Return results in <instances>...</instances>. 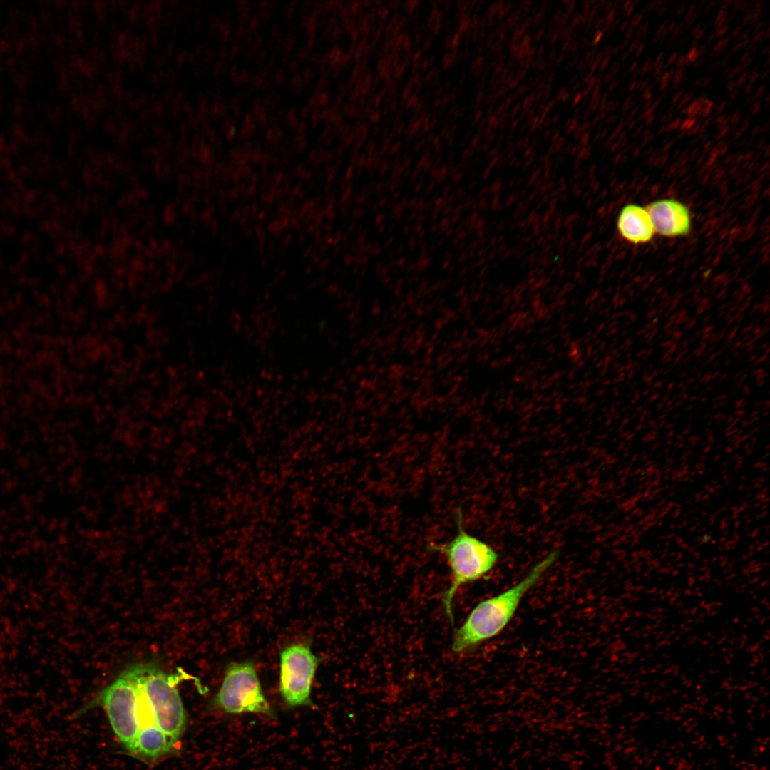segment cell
<instances>
[{
	"label": "cell",
	"instance_id": "cell-23",
	"mask_svg": "<svg viewBox=\"0 0 770 770\" xmlns=\"http://www.w3.org/2000/svg\"><path fill=\"white\" fill-rule=\"evenodd\" d=\"M687 58L683 57V56L680 57V58H678V60L677 61V65L678 67H682L687 63Z\"/></svg>",
	"mask_w": 770,
	"mask_h": 770
},
{
	"label": "cell",
	"instance_id": "cell-9",
	"mask_svg": "<svg viewBox=\"0 0 770 770\" xmlns=\"http://www.w3.org/2000/svg\"><path fill=\"white\" fill-rule=\"evenodd\" d=\"M175 744L158 727L138 732L133 754L143 759H157L170 753Z\"/></svg>",
	"mask_w": 770,
	"mask_h": 770
},
{
	"label": "cell",
	"instance_id": "cell-16",
	"mask_svg": "<svg viewBox=\"0 0 770 770\" xmlns=\"http://www.w3.org/2000/svg\"><path fill=\"white\" fill-rule=\"evenodd\" d=\"M692 96L691 93H687L684 96V97L682 99V101H680V103H679V104L678 106V108H682L684 105H686L691 100Z\"/></svg>",
	"mask_w": 770,
	"mask_h": 770
},
{
	"label": "cell",
	"instance_id": "cell-11",
	"mask_svg": "<svg viewBox=\"0 0 770 770\" xmlns=\"http://www.w3.org/2000/svg\"><path fill=\"white\" fill-rule=\"evenodd\" d=\"M696 123V119H694V118H687V119H686V120H684V123H682V128L683 130H684V131H686V130H690V129H691V128H692V127H693V126L694 125V123Z\"/></svg>",
	"mask_w": 770,
	"mask_h": 770
},
{
	"label": "cell",
	"instance_id": "cell-12",
	"mask_svg": "<svg viewBox=\"0 0 770 770\" xmlns=\"http://www.w3.org/2000/svg\"><path fill=\"white\" fill-rule=\"evenodd\" d=\"M696 18H697V14H696L695 11L694 10H689V12L687 13V16H686L685 21L687 24H692Z\"/></svg>",
	"mask_w": 770,
	"mask_h": 770
},
{
	"label": "cell",
	"instance_id": "cell-1",
	"mask_svg": "<svg viewBox=\"0 0 770 770\" xmlns=\"http://www.w3.org/2000/svg\"><path fill=\"white\" fill-rule=\"evenodd\" d=\"M559 550H553L535 564L516 585L479 602L454 633L451 650L461 653L498 635L515 615L523 596L555 563Z\"/></svg>",
	"mask_w": 770,
	"mask_h": 770
},
{
	"label": "cell",
	"instance_id": "cell-29",
	"mask_svg": "<svg viewBox=\"0 0 770 770\" xmlns=\"http://www.w3.org/2000/svg\"><path fill=\"white\" fill-rule=\"evenodd\" d=\"M724 106H725V103H724V102H722V103H720V104H719V106H718L717 107V113H721V112H722V111H723V109L724 108Z\"/></svg>",
	"mask_w": 770,
	"mask_h": 770
},
{
	"label": "cell",
	"instance_id": "cell-22",
	"mask_svg": "<svg viewBox=\"0 0 770 770\" xmlns=\"http://www.w3.org/2000/svg\"><path fill=\"white\" fill-rule=\"evenodd\" d=\"M651 67H652L651 61H648L645 62V64H644V66L642 68V72L645 73H648L650 71Z\"/></svg>",
	"mask_w": 770,
	"mask_h": 770
},
{
	"label": "cell",
	"instance_id": "cell-7",
	"mask_svg": "<svg viewBox=\"0 0 770 770\" xmlns=\"http://www.w3.org/2000/svg\"><path fill=\"white\" fill-rule=\"evenodd\" d=\"M646 210L654 232L666 237H684L692 229L689 209L674 199H661L650 202Z\"/></svg>",
	"mask_w": 770,
	"mask_h": 770
},
{
	"label": "cell",
	"instance_id": "cell-33",
	"mask_svg": "<svg viewBox=\"0 0 770 770\" xmlns=\"http://www.w3.org/2000/svg\"><path fill=\"white\" fill-rule=\"evenodd\" d=\"M740 31H741V29H740V28H737V29H736L734 30V31L733 32V34H732V36H733L734 37L736 36H737L738 34H740Z\"/></svg>",
	"mask_w": 770,
	"mask_h": 770
},
{
	"label": "cell",
	"instance_id": "cell-24",
	"mask_svg": "<svg viewBox=\"0 0 770 770\" xmlns=\"http://www.w3.org/2000/svg\"><path fill=\"white\" fill-rule=\"evenodd\" d=\"M759 110H760V104L757 102V103H754V106L751 108L752 113L756 114L759 111Z\"/></svg>",
	"mask_w": 770,
	"mask_h": 770
},
{
	"label": "cell",
	"instance_id": "cell-4",
	"mask_svg": "<svg viewBox=\"0 0 770 770\" xmlns=\"http://www.w3.org/2000/svg\"><path fill=\"white\" fill-rule=\"evenodd\" d=\"M188 679L197 680L182 670L168 674L153 664H141L140 682L153 711L156 724L175 744L187 723L178 685Z\"/></svg>",
	"mask_w": 770,
	"mask_h": 770
},
{
	"label": "cell",
	"instance_id": "cell-14",
	"mask_svg": "<svg viewBox=\"0 0 770 770\" xmlns=\"http://www.w3.org/2000/svg\"><path fill=\"white\" fill-rule=\"evenodd\" d=\"M727 120H728V119L727 118V117L725 115H720L717 118L715 123H717V125L718 126H722V127L727 125Z\"/></svg>",
	"mask_w": 770,
	"mask_h": 770
},
{
	"label": "cell",
	"instance_id": "cell-21",
	"mask_svg": "<svg viewBox=\"0 0 770 770\" xmlns=\"http://www.w3.org/2000/svg\"><path fill=\"white\" fill-rule=\"evenodd\" d=\"M747 78H748L747 74L746 73H743L741 75V76L739 78V81L737 83V85L739 86H742L746 83V81L747 80Z\"/></svg>",
	"mask_w": 770,
	"mask_h": 770
},
{
	"label": "cell",
	"instance_id": "cell-32",
	"mask_svg": "<svg viewBox=\"0 0 770 770\" xmlns=\"http://www.w3.org/2000/svg\"><path fill=\"white\" fill-rule=\"evenodd\" d=\"M644 48V44H640L637 48V54L640 55Z\"/></svg>",
	"mask_w": 770,
	"mask_h": 770
},
{
	"label": "cell",
	"instance_id": "cell-30",
	"mask_svg": "<svg viewBox=\"0 0 770 770\" xmlns=\"http://www.w3.org/2000/svg\"><path fill=\"white\" fill-rule=\"evenodd\" d=\"M764 93V86H761L755 94V96H761Z\"/></svg>",
	"mask_w": 770,
	"mask_h": 770
},
{
	"label": "cell",
	"instance_id": "cell-6",
	"mask_svg": "<svg viewBox=\"0 0 770 770\" xmlns=\"http://www.w3.org/2000/svg\"><path fill=\"white\" fill-rule=\"evenodd\" d=\"M320 659L307 643H294L280 652L279 693L287 707H313L312 684Z\"/></svg>",
	"mask_w": 770,
	"mask_h": 770
},
{
	"label": "cell",
	"instance_id": "cell-10",
	"mask_svg": "<svg viewBox=\"0 0 770 770\" xmlns=\"http://www.w3.org/2000/svg\"><path fill=\"white\" fill-rule=\"evenodd\" d=\"M700 110V99L693 102L690 106L682 111L690 115H694L699 113Z\"/></svg>",
	"mask_w": 770,
	"mask_h": 770
},
{
	"label": "cell",
	"instance_id": "cell-15",
	"mask_svg": "<svg viewBox=\"0 0 770 770\" xmlns=\"http://www.w3.org/2000/svg\"><path fill=\"white\" fill-rule=\"evenodd\" d=\"M682 76H683V72H682V70L679 69V70H677L676 71V73L674 74V80H673V84H674V86H676L680 82V81L682 80Z\"/></svg>",
	"mask_w": 770,
	"mask_h": 770
},
{
	"label": "cell",
	"instance_id": "cell-27",
	"mask_svg": "<svg viewBox=\"0 0 770 770\" xmlns=\"http://www.w3.org/2000/svg\"><path fill=\"white\" fill-rule=\"evenodd\" d=\"M681 96H682V92L681 91L676 93L675 95L674 96L673 98H672V102L674 103H677L679 101V99L680 98Z\"/></svg>",
	"mask_w": 770,
	"mask_h": 770
},
{
	"label": "cell",
	"instance_id": "cell-28",
	"mask_svg": "<svg viewBox=\"0 0 770 770\" xmlns=\"http://www.w3.org/2000/svg\"><path fill=\"white\" fill-rule=\"evenodd\" d=\"M677 53H673V54H672V55H671V56H670V57L669 58V60H668V63H669V64H670V63H673L674 61H676V59H677Z\"/></svg>",
	"mask_w": 770,
	"mask_h": 770
},
{
	"label": "cell",
	"instance_id": "cell-5",
	"mask_svg": "<svg viewBox=\"0 0 770 770\" xmlns=\"http://www.w3.org/2000/svg\"><path fill=\"white\" fill-rule=\"evenodd\" d=\"M215 704L230 714L260 713L272 719L275 712L265 698L254 663H231L226 669Z\"/></svg>",
	"mask_w": 770,
	"mask_h": 770
},
{
	"label": "cell",
	"instance_id": "cell-19",
	"mask_svg": "<svg viewBox=\"0 0 770 770\" xmlns=\"http://www.w3.org/2000/svg\"><path fill=\"white\" fill-rule=\"evenodd\" d=\"M727 29H728V26H720V27H719L718 29L717 30L716 33L714 34L715 36H719L723 35L724 33H726V31H727Z\"/></svg>",
	"mask_w": 770,
	"mask_h": 770
},
{
	"label": "cell",
	"instance_id": "cell-3",
	"mask_svg": "<svg viewBox=\"0 0 770 770\" xmlns=\"http://www.w3.org/2000/svg\"><path fill=\"white\" fill-rule=\"evenodd\" d=\"M140 664L128 667L83 706L78 715L95 707H102L121 744L132 754L138 734L137 684Z\"/></svg>",
	"mask_w": 770,
	"mask_h": 770
},
{
	"label": "cell",
	"instance_id": "cell-17",
	"mask_svg": "<svg viewBox=\"0 0 770 770\" xmlns=\"http://www.w3.org/2000/svg\"><path fill=\"white\" fill-rule=\"evenodd\" d=\"M648 28H649V26H648L647 24H645L642 25L639 29V31L637 32V34L639 35V37L644 36L647 34V32L648 31Z\"/></svg>",
	"mask_w": 770,
	"mask_h": 770
},
{
	"label": "cell",
	"instance_id": "cell-31",
	"mask_svg": "<svg viewBox=\"0 0 770 770\" xmlns=\"http://www.w3.org/2000/svg\"><path fill=\"white\" fill-rule=\"evenodd\" d=\"M753 88H754V86L752 85H751V84L746 86V87L745 88V92L748 93H750L753 90Z\"/></svg>",
	"mask_w": 770,
	"mask_h": 770
},
{
	"label": "cell",
	"instance_id": "cell-25",
	"mask_svg": "<svg viewBox=\"0 0 770 770\" xmlns=\"http://www.w3.org/2000/svg\"><path fill=\"white\" fill-rule=\"evenodd\" d=\"M736 86V83H735V82H734V81H732H732H729V82L728 83L727 86V87L728 88V89H729V91H733V90L734 89V88H735Z\"/></svg>",
	"mask_w": 770,
	"mask_h": 770
},
{
	"label": "cell",
	"instance_id": "cell-20",
	"mask_svg": "<svg viewBox=\"0 0 770 770\" xmlns=\"http://www.w3.org/2000/svg\"><path fill=\"white\" fill-rule=\"evenodd\" d=\"M702 33H703L702 30L699 27H697L694 30L692 34H693V36L696 39H698V38H699L701 37V36L702 35Z\"/></svg>",
	"mask_w": 770,
	"mask_h": 770
},
{
	"label": "cell",
	"instance_id": "cell-8",
	"mask_svg": "<svg viewBox=\"0 0 770 770\" xmlns=\"http://www.w3.org/2000/svg\"><path fill=\"white\" fill-rule=\"evenodd\" d=\"M617 230L623 240L634 245L647 243L655 234L646 208L636 204H627L621 209Z\"/></svg>",
	"mask_w": 770,
	"mask_h": 770
},
{
	"label": "cell",
	"instance_id": "cell-13",
	"mask_svg": "<svg viewBox=\"0 0 770 770\" xmlns=\"http://www.w3.org/2000/svg\"><path fill=\"white\" fill-rule=\"evenodd\" d=\"M671 76H672V74H671V71H670V72L666 73L662 76V81H661V87H662V89L664 88L667 86V83H668L669 81L671 78Z\"/></svg>",
	"mask_w": 770,
	"mask_h": 770
},
{
	"label": "cell",
	"instance_id": "cell-18",
	"mask_svg": "<svg viewBox=\"0 0 770 770\" xmlns=\"http://www.w3.org/2000/svg\"><path fill=\"white\" fill-rule=\"evenodd\" d=\"M740 118H741V115H740V113H734V115H732V116L731 117V120H730V121H731L732 124V125H736V123H738V122H739V120H740Z\"/></svg>",
	"mask_w": 770,
	"mask_h": 770
},
{
	"label": "cell",
	"instance_id": "cell-26",
	"mask_svg": "<svg viewBox=\"0 0 770 770\" xmlns=\"http://www.w3.org/2000/svg\"><path fill=\"white\" fill-rule=\"evenodd\" d=\"M758 76H759L758 73H756V71H754L749 75V79H750V81L751 82L755 81L757 79Z\"/></svg>",
	"mask_w": 770,
	"mask_h": 770
},
{
	"label": "cell",
	"instance_id": "cell-2",
	"mask_svg": "<svg viewBox=\"0 0 770 770\" xmlns=\"http://www.w3.org/2000/svg\"><path fill=\"white\" fill-rule=\"evenodd\" d=\"M457 530L449 540L428 548L443 554L451 570V583L442 594L445 612L453 622L452 602L458 589L488 574L497 563L499 555L490 545L467 532L461 511L456 513Z\"/></svg>",
	"mask_w": 770,
	"mask_h": 770
}]
</instances>
